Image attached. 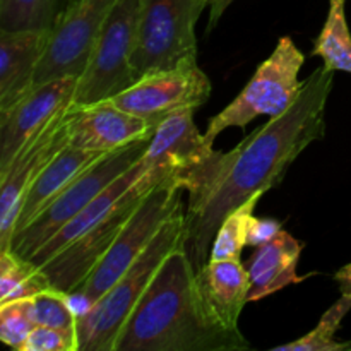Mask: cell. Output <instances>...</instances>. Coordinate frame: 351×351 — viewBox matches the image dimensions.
<instances>
[{
    "label": "cell",
    "instance_id": "cell-1",
    "mask_svg": "<svg viewBox=\"0 0 351 351\" xmlns=\"http://www.w3.org/2000/svg\"><path fill=\"white\" fill-rule=\"evenodd\" d=\"M332 82L335 71L326 65L317 67L283 115L269 117V122L232 151H213L182 175V185L189 192L187 250L195 271L209 261L223 218L252 195L278 187L295 160L324 137Z\"/></svg>",
    "mask_w": 351,
    "mask_h": 351
},
{
    "label": "cell",
    "instance_id": "cell-2",
    "mask_svg": "<svg viewBox=\"0 0 351 351\" xmlns=\"http://www.w3.org/2000/svg\"><path fill=\"white\" fill-rule=\"evenodd\" d=\"M240 329L216 326L206 315L187 245L175 250L154 274L117 339L115 351H243Z\"/></svg>",
    "mask_w": 351,
    "mask_h": 351
},
{
    "label": "cell",
    "instance_id": "cell-3",
    "mask_svg": "<svg viewBox=\"0 0 351 351\" xmlns=\"http://www.w3.org/2000/svg\"><path fill=\"white\" fill-rule=\"evenodd\" d=\"M187 245V215L175 213L127 273L77 317L79 351H115L127 319L143 298L161 264Z\"/></svg>",
    "mask_w": 351,
    "mask_h": 351
},
{
    "label": "cell",
    "instance_id": "cell-4",
    "mask_svg": "<svg viewBox=\"0 0 351 351\" xmlns=\"http://www.w3.org/2000/svg\"><path fill=\"white\" fill-rule=\"evenodd\" d=\"M184 191L180 177L175 175L144 195L106 256L99 261L84 283L71 295L72 300L77 302L81 312L96 304L127 273L137 257L149 247L165 223L184 208Z\"/></svg>",
    "mask_w": 351,
    "mask_h": 351
},
{
    "label": "cell",
    "instance_id": "cell-5",
    "mask_svg": "<svg viewBox=\"0 0 351 351\" xmlns=\"http://www.w3.org/2000/svg\"><path fill=\"white\" fill-rule=\"evenodd\" d=\"M305 55L290 36H281L273 53L257 67L240 95L213 117L208 123L204 137L215 146L216 137L228 127L247 130L257 117H280L297 101L305 81H300Z\"/></svg>",
    "mask_w": 351,
    "mask_h": 351
},
{
    "label": "cell",
    "instance_id": "cell-6",
    "mask_svg": "<svg viewBox=\"0 0 351 351\" xmlns=\"http://www.w3.org/2000/svg\"><path fill=\"white\" fill-rule=\"evenodd\" d=\"M143 0H119L106 17L82 74L74 106L106 101L137 81L132 58L137 48Z\"/></svg>",
    "mask_w": 351,
    "mask_h": 351
},
{
    "label": "cell",
    "instance_id": "cell-7",
    "mask_svg": "<svg viewBox=\"0 0 351 351\" xmlns=\"http://www.w3.org/2000/svg\"><path fill=\"white\" fill-rule=\"evenodd\" d=\"M151 137L134 141L127 146L110 151L95 165L79 175L62 194H58L36 218L16 232L10 240L12 252L29 259L72 218L79 215L89 202L98 197L113 180L132 168L143 158Z\"/></svg>",
    "mask_w": 351,
    "mask_h": 351
},
{
    "label": "cell",
    "instance_id": "cell-8",
    "mask_svg": "<svg viewBox=\"0 0 351 351\" xmlns=\"http://www.w3.org/2000/svg\"><path fill=\"white\" fill-rule=\"evenodd\" d=\"M206 5L204 0H143L132 58L136 79L197 58L195 24Z\"/></svg>",
    "mask_w": 351,
    "mask_h": 351
},
{
    "label": "cell",
    "instance_id": "cell-9",
    "mask_svg": "<svg viewBox=\"0 0 351 351\" xmlns=\"http://www.w3.org/2000/svg\"><path fill=\"white\" fill-rule=\"evenodd\" d=\"M151 189H153L151 185L137 177L136 182L127 189L125 194L96 225L86 230L81 237L58 250L50 259L36 264L50 278L58 291L72 295L84 283L86 278L106 256L134 209L139 206V202Z\"/></svg>",
    "mask_w": 351,
    "mask_h": 351
},
{
    "label": "cell",
    "instance_id": "cell-10",
    "mask_svg": "<svg viewBox=\"0 0 351 351\" xmlns=\"http://www.w3.org/2000/svg\"><path fill=\"white\" fill-rule=\"evenodd\" d=\"M211 96V81L197 65V58L175 67L151 72L110 101L156 127L165 117L185 108H201Z\"/></svg>",
    "mask_w": 351,
    "mask_h": 351
},
{
    "label": "cell",
    "instance_id": "cell-11",
    "mask_svg": "<svg viewBox=\"0 0 351 351\" xmlns=\"http://www.w3.org/2000/svg\"><path fill=\"white\" fill-rule=\"evenodd\" d=\"M69 108L57 113L14 154L5 167L0 168V252L10 249L21 202L27 187L41 170L69 146Z\"/></svg>",
    "mask_w": 351,
    "mask_h": 351
},
{
    "label": "cell",
    "instance_id": "cell-12",
    "mask_svg": "<svg viewBox=\"0 0 351 351\" xmlns=\"http://www.w3.org/2000/svg\"><path fill=\"white\" fill-rule=\"evenodd\" d=\"M119 0H75L51 29L38 65L34 84L74 75L79 77L91 55L106 17Z\"/></svg>",
    "mask_w": 351,
    "mask_h": 351
},
{
    "label": "cell",
    "instance_id": "cell-13",
    "mask_svg": "<svg viewBox=\"0 0 351 351\" xmlns=\"http://www.w3.org/2000/svg\"><path fill=\"white\" fill-rule=\"evenodd\" d=\"M194 113V108L178 110L158 123L141 158V180L156 187L175 175L182 177L211 156L215 149L199 132Z\"/></svg>",
    "mask_w": 351,
    "mask_h": 351
},
{
    "label": "cell",
    "instance_id": "cell-14",
    "mask_svg": "<svg viewBox=\"0 0 351 351\" xmlns=\"http://www.w3.org/2000/svg\"><path fill=\"white\" fill-rule=\"evenodd\" d=\"M75 86L74 75L34 84L19 101L0 112V168L57 113L72 105Z\"/></svg>",
    "mask_w": 351,
    "mask_h": 351
},
{
    "label": "cell",
    "instance_id": "cell-15",
    "mask_svg": "<svg viewBox=\"0 0 351 351\" xmlns=\"http://www.w3.org/2000/svg\"><path fill=\"white\" fill-rule=\"evenodd\" d=\"M69 144L79 149L110 153L154 134L156 127L113 105L110 99L69 108Z\"/></svg>",
    "mask_w": 351,
    "mask_h": 351
},
{
    "label": "cell",
    "instance_id": "cell-16",
    "mask_svg": "<svg viewBox=\"0 0 351 351\" xmlns=\"http://www.w3.org/2000/svg\"><path fill=\"white\" fill-rule=\"evenodd\" d=\"M195 287L206 315L219 328L237 331L250 295V276L242 261H208L195 271Z\"/></svg>",
    "mask_w": 351,
    "mask_h": 351
},
{
    "label": "cell",
    "instance_id": "cell-17",
    "mask_svg": "<svg viewBox=\"0 0 351 351\" xmlns=\"http://www.w3.org/2000/svg\"><path fill=\"white\" fill-rule=\"evenodd\" d=\"M50 34L51 29H0V112L33 89Z\"/></svg>",
    "mask_w": 351,
    "mask_h": 351
},
{
    "label": "cell",
    "instance_id": "cell-18",
    "mask_svg": "<svg viewBox=\"0 0 351 351\" xmlns=\"http://www.w3.org/2000/svg\"><path fill=\"white\" fill-rule=\"evenodd\" d=\"M304 247L305 243L287 230H281L276 237L257 245L245 266L250 276L249 302L263 300L290 285L300 283L297 266Z\"/></svg>",
    "mask_w": 351,
    "mask_h": 351
},
{
    "label": "cell",
    "instance_id": "cell-19",
    "mask_svg": "<svg viewBox=\"0 0 351 351\" xmlns=\"http://www.w3.org/2000/svg\"><path fill=\"white\" fill-rule=\"evenodd\" d=\"M105 154L106 153H98V151L79 149L71 144L65 146L27 187L21 202L19 218H17L14 233L33 221L58 194H62L79 175L84 173Z\"/></svg>",
    "mask_w": 351,
    "mask_h": 351
},
{
    "label": "cell",
    "instance_id": "cell-20",
    "mask_svg": "<svg viewBox=\"0 0 351 351\" xmlns=\"http://www.w3.org/2000/svg\"><path fill=\"white\" fill-rule=\"evenodd\" d=\"M139 173H141V160L137 161L132 168H129L125 173L120 175L117 180H113L112 184H110L108 187L98 195V197L93 199V201L89 202V204L86 206V208L82 209L75 218H72L71 221L60 230V232L55 233V235L51 237V239L48 240V242L45 243V245L41 247L33 257H31V261H33L34 264H41L43 261L50 259V257L55 256L58 250L64 249V247L69 245L71 242H74L77 237H81L86 230H89L93 225H96V223H98L99 219H101L103 216H105L113 206H115V202L125 194L127 189L136 182V178L139 177Z\"/></svg>",
    "mask_w": 351,
    "mask_h": 351
},
{
    "label": "cell",
    "instance_id": "cell-21",
    "mask_svg": "<svg viewBox=\"0 0 351 351\" xmlns=\"http://www.w3.org/2000/svg\"><path fill=\"white\" fill-rule=\"evenodd\" d=\"M50 290L57 288L33 261L12 250L0 252V304L33 298Z\"/></svg>",
    "mask_w": 351,
    "mask_h": 351
},
{
    "label": "cell",
    "instance_id": "cell-22",
    "mask_svg": "<svg viewBox=\"0 0 351 351\" xmlns=\"http://www.w3.org/2000/svg\"><path fill=\"white\" fill-rule=\"evenodd\" d=\"M346 0H329L324 27L315 40L312 57H321L331 71L351 74V33L346 21Z\"/></svg>",
    "mask_w": 351,
    "mask_h": 351
},
{
    "label": "cell",
    "instance_id": "cell-23",
    "mask_svg": "<svg viewBox=\"0 0 351 351\" xmlns=\"http://www.w3.org/2000/svg\"><path fill=\"white\" fill-rule=\"evenodd\" d=\"M69 0H0V29H53Z\"/></svg>",
    "mask_w": 351,
    "mask_h": 351
},
{
    "label": "cell",
    "instance_id": "cell-24",
    "mask_svg": "<svg viewBox=\"0 0 351 351\" xmlns=\"http://www.w3.org/2000/svg\"><path fill=\"white\" fill-rule=\"evenodd\" d=\"M261 197H263V194L252 195L249 201L237 206L223 218L215 240H213L209 261L240 259L243 247L249 245L247 242H249L250 226L256 218L254 211H256V206Z\"/></svg>",
    "mask_w": 351,
    "mask_h": 351
},
{
    "label": "cell",
    "instance_id": "cell-25",
    "mask_svg": "<svg viewBox=\"0 0 351 351\" xmlns=\"http://www.w3.org/2000/svg\"><path fill=\"white\" fill-rule=\"evenodd\" d=\"M351 311V293H341L336 304L326 311L319 324L307 332L302 338L295 339L291 343L276 346V351H338V350H350V343H338L336 341V332L339 331L343 324V319L348 315Z\"/></svg>",
    "mask_w": 351,
    "mask_h": 351
},
{
    "label": "cell",
    "instance_id": "cell-26",
    "mask_svg": "<svg viewBox=\"0 0 351 351\" xmlns=\"http://www.w3.org/2000/svg\"><path fill=\"white\" fill-rule=\"evenodd\" d=\"M29 307L36 326L77 332L79 312L72 305L71 295L58 290L45 291L29 298Z\"/></svg>",
    "mask_w": 351,
    "mask_h": 351
},
{
    "label": "cell",
    "instance_id": "cell-27",
    "mask_svg": "<svg viewBox=\"0 0 351 351\" xmlns=\"http://www.w3.org/2000/svg\"><path fill=\"white\" fill-rule=\"evenodd\" d=\"M36 328L31 315L29 298L0 304V339L9 348L21 351L27 336Z\"/></svg>",
    "mask_w": 351,
    "mask_h": 351
},
{
    "label": "cell",
    "instance_id": "cell-28",
    "mask_svg": "<svg viewBox=\"0 0 351 351\" xmlns=\"http://www.w3.org/2000/svg\"><path fill=\"white\" fill-rule=\"evenodd\" d=\"M21 351H79L77 332L36 326Z\"/></svg>",
    "mask_w": 351,
    "mask_h": 351
},
{
    "label": "cell",
    "instance_id": "cell-29",
    "mask_svg": "<svg viewBox=\"0 0 351 351\" xmlns=\"http://www.w3.org/2000/svg\"><path fill=\"white\" fill-rule=\"evenodd\" d=\"M283 230V225L276 219H259L254 218L252 226H250V233H249V245L257 247L261 243L267 242L273 237H276L278 233Z\"/></svg>",
    "mask_w": 351,
    "mask_h": 351
},
{
    "label": "cell",
    "instance_id": "cell-30",
    "mask_svg": "<svg viewBox=\"0 0 351 351\" xmlns=\"http://www.w3.org/2000/svg\"><path fill=\"white\" fill-rule=\"evenodd\" d=\"M335 280L341 293H351V263L338 269V273L335 274Z\"/></svg>",
    "mask_w": 351,
    "mask_h": 351
},
{
    "label": "cell",
    "instance_id": "cell-31",
    "mask_svg": "<svg viewBox=\"0 0 351 351\" xmlns=\"http://www.w3.org/2000/svg\"><path fill=\"white\" fill-rule=\"evenodd\" d=\"M233 0H215V2L211 3V16H209V29H213V27L216 26V23L219 21V17L223 16V12L226 10V7L232 3Z\"/></svg>",
    "mask_w": 351,
    "mask_h": 351
},
{
    "label": "cell",
    "instance_id": "cell-32",
    "mask_svg": "<svg viewBox=\"0 0 351 351\" xmlns=\"http://www.w3.org/2000/svg\"><path fill=\"white\" fill-rule=\"evenodd\" d=\"M204 2H206V3H208V5H211V3H213V2H215V0H204Z\"/></svg>",
    "mask_w": 351,
    "mask_h": 351
},
{
    "label": "cell",
    "instance_id": "cell-33",
    "mask_svg": "<svg viewBox=\"0 0 351 351\" xmlns=\"http://www.w3.org/2000/svg\"><path fill=\"white\" fill-rule=\"evenodd\" d=\"M74 2H75V0H69V5H71V3H74ZM69 5H67V7H69Z\"/></svg>",
    "mask_w": 351,
    "mask_h": 351
}]
</instances>
